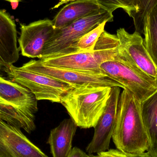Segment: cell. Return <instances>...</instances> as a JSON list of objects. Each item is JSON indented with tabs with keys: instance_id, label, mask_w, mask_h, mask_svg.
Returning a JSON list of instances; mask_svg holds the SVG:
<instances>
[{
	"instance_id": "6da1fadb",
	"label": "cell",
	"mask_w": 157,
	"mask_h": 157,
	"mask_svg": "<svg viewBox=\"0 0 157 157\" xmlns=\"http://www.w3.org/2000/svg\"><path fill=\"white\" fill-rule=\"evenodd\" d=\"M112 140L116 148L125 154H140L150 147L143 123L140 101L129 90L120 95Z\"/></svg>"
},
{
	"instance_id": "484cf974",
	"label": "cell",
	"mask_w": 157,
	"mask_h": 157,
	"mask_svg": "<svg viewBox=\"0 0 157 157\" xmlns=\"http://www.w3.org/2000/svg\"><path fill=\"white\" fill-rule=\"evenodd\" d=\"M92 157H101V156H100L98 155H97L96 156H94L92 155Z\"/></svg>"
},
{
	"instance_id": "d4e9b609",
	"label": "cell",
	"mask_w": 157,
	"mask_h": 157,
	"mask_svg": "<svg viewBox=\"0 0 157 157\" xmlns=\"http://www.w3.org/2000/svg\"><path fill=\"white\" fill-rule=\"evenodd\" d=\"M5 1H8V2H19L21 0H5Z\"/></svg>"
},
{
	"instance_id": "4fadbf2b",
	"label": "cell",
	"mask_w": 157,
	"mask_h": 157,
	"mask_svg": "<svg viewBox=\"0 0 157 157\" xmlns=\"http://www.w3.org/2000/svg\"><path fill=\"white\" fill-rule=\"evenodd\" d=\"M17 31L15 21L0 10V71H3L19 59Z\"/></svg>"
},
{
	"instance_id": "5b68a950",
	"label": "cell",
	"mask_w": 157,
	"mask_h": 157,
	"mask_svg": "<svg viewBox=\"0 0 157 157\" xmlns=\"http://www.w3.org/2000/svg\"><path fill=\"white\" fill-rule=\"evenodd\" d=\"M113 14L103 10L78 19L69 25L55 29L44 48L41 59L64 55L81 37L105 21H113Z\"/></svg>"
},
{
	"instance_id": "52a82bcc",
	"label": "cell",
	"mask_w": 157,
	"mask_h": 157,
	"mask_svg": "<svg viewBox=\"0 0 157 157\" xmlns=\"http://www.w3.org/2000/svg\"><path fill=\"white\" fill-rule=\"evenodd\" d=\"M118 52L114 60L120 61L136 71L157 81V68L147 52L141 34L129 33L124 28L117 30Z\"/></svg>"
},
{
	"instance_id": "4316f807",
	"label": "cell",
	"mask_w": 157,
	"mask_h": 157,
	"mask_svg": "<svg viewBox=\"0 0 157 157\" xmlns=\"http://www.w3.org/2000/svg\"><path fill=\"white\" fill-rule=\"evenodd\" d=\"M91 157H92V155H91Z\"/></svg>"
},
{
	"instance_id": "3957f363",
	"label": "cell",
	"mask_w": 157,
	"mask_h": 157,
	"mask_svg": "<svg viewBox=\"0 0 157 157\" xmlns=\"http://www.w3.org/2000/svg\"><path fill=\"white\" fill-rule=\"evenodd\" d=\"M111 89L109 86L74 88L63 98L60 103L78 127L94 128L105 110Z\"/></svg>"
},
{
	"instance_id": "277c9868",
	"label": "cell",
	"mask_w": 157,
	"mask_h": 157,
	"mask_svg": "<svg viewBox=\"0 0 157 157\" xmlns=\"http://www.w3.org/2000/svg\"><path fill=\"white\" fill-rule=\"evenodd\" d=\"M119 46L117 35L104 30L92 52L72 53L40 60L48 66L106 76L101 69V64L114 59Z\"/></svg>"
},
{
	"instance_id": "ac0fdd59",
	"label": "cell",
	"mask_w": 157,
	"mask_h": 157,
	"mask_svg": "<svg viewBox=\"0 0 157 157\" xmlns=\"http://www.w3.org/2000/svg\"><path fill=\"white\" fill-rule=\"evenodd\" d=\"M107 22H108L105 21L101 23L84 35L71 46V48L67 50L64 55L78 52H93L95 45L100 36L105 30L104 28Z\"/></svg>"
},
{
	"instance_id": "5bb4252c",
	"label": "cell",
	"mask_w": 157,
	"mask_h": 157,
	"mask_svg": "<svg viewBox=\"0 0 157 157\" xmlns=\"http://www.w3.org/2000/svg\"><path fill=\"white\" fill-rule=\"evenodd\" d=\"M78 126L71 119H65L51 131L47 144L52 157H68Z\"/></svg>"
},
{
	"instance_id": "2e32d148",
	"label": "cell",
	"mask_w": 157,
	"mask_h": 157,
	"mask_svg": "<svg viewBox=\"0 0 157 157\" xmlns=\"http://www.w3.org/2000/svg\"><path fill=\"white\" fill-rule=\"evenodd\" d=\"M140 110L150 142L147 152L157 157V90L140 102Z\"/></svg>"
},
{
	"instance_id": "603a6c76",
	"label": "cell",
	"mask_w": 157,
	"mask_h": 157,
	"mask_svg": "<svg viewBox=\"0 0 157 157\" xmlns=\"http://www.w3.org/2000/svg\"><path fill=\"white\" fill-rule=\"evenodd\" d=\"M76 1V0H60L59 3L60 5H62L63 4L66 3H69L72 1Z\"/></svg>"
},
{
	"instance_id": "ba28073f",
	"label": "cell",
	"mask_w": 157,
	"mask_h": 157,
	"mask_svg": "<svg viewBox=\"0 0 157 157\" xmlns=\"http://www.w3.org/2000/svg\"><path fill=\"white\" fill-rule=\"evenodd\" d=\"M100 68L104 75L120 83L123 89L130 91L140 102L157 90L156 79L136 71L120 61H107L101 64Z\"/></svg>"
},
{
	"instance_id": "7402d4cb",
	"label": "cell",
	"mask_w": 157,
	"mask_h": 157,
	"mask_svg": "<svg viewBox=\"0 0 157 157\" xmlns=\"http://www.w3.org/2000/svg\"><path fill=\"white\" fill-rule=\"evenodd\" d=\"M68 157H91V155H87L78 147H74Z\"/></svg>"
},
{
	"instance_id": "8992f818",
	"label": "cell",
	"mask_w": 157,
	"mask_h": 157,
	"mask_svg": "<svg viewBox=\"0 0 157 157\" xmlns=\"http://www.w3.org/2000/svg\"><path fill=\"white\" fill-rule=\"evenodd\" d=\"M3 72L8 78L29 89L38 101L61 103L63 98L73 87L49 76L34 73L20 67L11 65Z\"/></svg>"
},
{
	"instance_id": "44dd1931",
	"label": "cell",
	"mask_w": 157,
	"mask_h": 157,
	"mask_svg": "<svg viewBox=\"0 0 157 157\" xmlns=\"http://www.w3.org/2000/svg\"><path fill=\"white\" fill-rule=\"evenodd\" d=\"M97 155L101 157H157L152 155L147 151L140 154H125L117 149H109Z\"/></svg>"
},
{
	"instance_id": "7c38bea8",
	"label": "cell",
	"mask_w": 157,
	"mask_h": 157,
	"mask_svg": "<svg viewBox=\"0 0 157 157\" xmlns=\"http://www.w3.org/2000/svg\"><path fill=\"white\" fill-rule=\"evenodd\" d=\"M0 157H49L20 128L0 120Z\"/></svg>"
},
{
	"instance_id": "30bf717a",
	"label": "cell",
	"mask_w": 157,
	"mask_h": 157,
	"mask_svg": "<svg viewBox=\"0 0 157 157\" xmlns=\"http://www.w3.org/2000/svg\"><path fill=\"white\" fill-rule=\"evenodd\" d=\"M120 95L121 87H112L106 108L94 128L93 138L86 148V151L89 155L98 154L109 149Z\"/></svg>"
},
{
	"instance_id": "8fae6325",
	"label": "cell",
	"mask_w": 157,
	"mask_h": 157,
	"mask_svg": "<svg viewBox=\"0 0 157 157\" xmlns=\"http://www.w3.org/2000/svg\"><path fill=\"white\" fill-rule=\"evenodd\" d=\"M20 25V35L18 42L21 55L40 59L45 46L55 32L52 20L45 18L29 25Z\"/></svg>"
},
{
	"instance_id": "e0dca14e",
	"label": "cell",
	"mask_w": 157,
	"mask_h": 157,
	"mask_svg": "<svg viewBox=\"0 0 157 157\" xmlns=\"http://www.w3.org/2000/svg\"><path fill=\"white\" fill-rule=\"evenodd\" d=\"M143 34L146 48L157 68V6L146 17Z\"/></svg>"
},
{
	"instance_id": "ffe728a7",
	"label": "cell",
	"mask_w": 157,
	"mask_h": 157,
	"mask_svg": "<svg viewBox=\"0 0 157 157\" xmlns=\"http://www.w3.org/2000/svg\"><path fill=\"white\" fill-rule=\"evenodd\" d=\"M138 11L133 17L136 31L141 34L144 32L146 17L157 6V0H137Z\"/></svg>"
},
{
	"instance_id": "d6986e66",
	"label": "cell",
	"mask_w": 157,
	"mask_h": 157,
	"mask_svg": "<svg viewBox=\"0 0 157 157\" xmlns=\"http://www.w3.org/2000/svg\"><path fill=\"white\" fill-rule=\"evenodd\" d=\"M98 4L103 10L110 13L118 8H121L129 16L133 17L138 11L137 0H97Z\"/></svg>"
},
{
	"instance_id": "9c48e42d",
	"label": "cell",
	"mask_w": 157,
	"mask_h": 157,
	"mask_svg": "<svg viewBox=\"0 0 157 157\" xmlns=\"http://www.w3.org/2000/svg\"><path fill=\"white\" fill-rule=\"evenodd\" d=\"M20 68L55 78L71 85L75 88L95 86H118L123 88L120 83L106 76L48 66L40 59L31 60Z\"/></svg>"
},
{
	"instance_id": "7a4b0ae2",
	"label": "cell",
	"mask_w": 157,
	"mask_h": 157,
	"mask_svg": "<svg viewBox=\"0 0 157 157\" xmlns=\"http://www.w3.org/2000/svg\"><path fill=\"white\" fill-rule=\"evenodd\" d=\"M38 110V100L29 89L0 75V120L30 134Z\"/></svg>"
},
{
	"instance_id": "9a60e30c",
	"label": "cell",
	"mask_w": 157,
	"mask_h": 157,
	"mask_svg": "<svg viewBox=\"0 0 157 157\" xmlns=\"http://www.w3.org/2000/svg\"><path fill=\"white\" fill-rule=\"evenodd\" d=\"M97 0H76L64 6L56 14L52 23L55 29H60L90 15L103 10Z\"/></svg>"
},
{
	"instance_id": "cb8c5ba5",
	"label": "cell",
	"mask_w": 157,
	"mask_h": 157,
	"mask_svg": "<svg viewBox=\"0 0 157 157\" xmlns=\"http://www.w3.org/2000/svg\"><path fill=\"white\" fill-rule=\"evenodd\" d=\"M18 2H11V5L13 9H15L17 7L18 5Z\"/></svg>"
}]
</instances>
